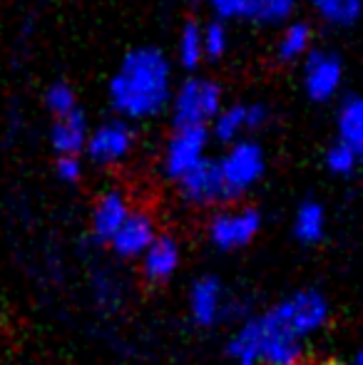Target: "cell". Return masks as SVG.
<instances>
[{
	"label": "cell",
	"mask_w": 363,
	"mask_h": 365,
	"mask_svg": "<svg viewBox=\"0 0 363 365\" xmlns=\"http://www.w3.org/2000/svg\"><path fill=\"white\" fill-rule=\"evenodd\" d=\"M172 117L177 127H204L212 125L222 112V87L209 77H187L172 92Z\"/></svg>",
	"instance_id": "cell-3"
},
{
	"label": "cell",
	"mask_w": 363,
	"mask_h": 365,
	"mask_svg": "<svg viewBox=\"0 0 363 365\" xmlns=\"http://www.w3.org/2000/svg\"><path fill=\"white\" fill-rule=\"evenodd\" d=\"M311 40H314V33H311L309 23H301V20L291 23L286 25L279 43H276V55L284 63H296L311 53Z\"/></svg>",
	"instance_id": "cell-20"
},
{
	"label": "cell",
	"mask_w": 363,
	"mask_h": 365,
	"mask_svg": "<svg viewBox=\"0 0 363 365\" xmlns=\"http://www.w3.org/2000/svg\"><path fill=\"white\" fill-rule=\"evenodd\" d=\"M339 142L363 159V97H349L339 107Z\"/></svg>",
	"instance_id": "cell-18"
},
{
	"label": "cell",
	"mask_w": 363,
	"mask_h": 365,
	"mask_svg": "<svg viewBox=\"0 0 363 365\" xmlns=\"http://www.w3.org/2000/svg\"><path fill=\"white\" fill-rule=\"evenodd\" d=\"M180 244L172 236L160 234L155 239V244L142 256V274L152 284H162V281H170L175 276V271L180 269Z\"/></svg>",
	"instance_id": "cell-17"
},
{
	"label": "cell",
	"mask_w": 363,
	"mask_h": 365,
	"mask_svg": "<svg viewBox=\"0 0 363 365\" xmlns=\"http://www.w3.org/2000/svg\"><path fill=\"white\" fill-rule=\"evenodd\" d=\"M346 365H363V343H361V348H359V351L354 353V358H351V361L346 363Z\"/></svg>",
	"instance_id": "cell-27"
},
{
	"label": "cell",
	"mask_w": 363,
	"mask_h": 365,
	"mask_svg": "<svg viewBox=\"0 0 363 365\" xmlns=\"http://www.w3.org/2000/svg\"><path fill=\"white\" fill-rule=\"evenodd\" d=\"M359 167V157L351 152L349 147H344L341 142H336L334 147H329L326 152V169L336 177H349V174L356 172Z\"/></svg>",
	"instance_id": "cell-25"
},
{
	"label": "cell",
	"mask_w": 363,
	"mask_h": 365,
	"mask_svg": "<svg viewBox=\"0 0 363 365\" xmlns=\"http://www.w3.org/2000/svg\"><path fill=\"white\" fill-rule=\"evenodd\" d=\"M110 105L120 120H150L172 100L175 75L167 55L157 48H135L122 58L110 80Z\"/></svg>",
	"instance_id": "cell-1"
},
{
	"label": "cell",
	"mask_w": 363,
	"mask_h": 365,
	"mask_svg": "<svg viewBox=\"0 0 363 365\" xmlns=\"http://www.w3.org/2000/svg\"><path fill=\"white\" fill-rule=\"evenodd\" d=\"M344 82V65L329 50H311L304 60V90L314 102H326Z\"/></svg>",
	"instance_id": "cell-11"
},
{
	"label": "cell",
	"mask_w": 363,
	"mask_h": 365,
	"mask_svg": "<svg viewBox=\"0 0 363 365\" xmlns=\"http://www.w3.org/2000/svg\"><path fill=\"white\" fill-rule=\"evenodd\" d=\"M234 365H259L257 361H247V358H242V361H234Z\"/></svg>",
	"instance_id": "cell-28"
},
{
	"label": "cell",
	"mask_w": 363,
	"mask_h": 365,
	"mask_svg": "<svg viewBox=\"0 0 363 365\" xmlns=\"http://www.w3.org/2000/svg\"><path fill=\"white\" fill-rule=\"evenodd\" d=\"M132 149H135V130L130 122L117 117V120H105L92 127L85 154L95 164L110 167V164H120L122 159L130 157Z\"/></svg>",
	"instance_id": "cell-8"
},
{
	"label": "cell",
	"mask_w": 363,
	"mask_h": 365,
	"mask_svg": "<svg viewBox=\"0 0 363 365\" xmlns=\"http://www.w3.org/2000/svg\"><path fill=\"white\" fill-rule=\"evenodd\" d=\"M316 15L336 28H349L363 15V0H309Z\"/></svg>",
	"instance_id": "cell-21"
},
{
	"label": "cell",
	"mask_w": 363,
	"mask_h": 365,
	"mask_svg": "<svg viewBox=\"0 0 363 365\" xmlns=\"http://www.w3.org/2000/svg\"><path fill=\"white\" fill-rule=\"evenodd\" d=\"M209 140H212V135L204 127H177L165 147V157H162V167H165L167 177L180 182L184 174L199 167L207 159Z\"/></svg>",
	"instance_id": "cell-7"
},
{
	"label": "cell",
	"mask_w": 363,
	"mask_h": 365,
	"mask_svg": "<svg viewBox=\"0 0 363 365\" xmlns=\"http://www.w3.org/2000/svg\"><path fill=\"white\" fill-rule=\"evenodd\" d=\"M157 236H160V231H157L152 214L142 212V209H132L120 231L110 239V246L120 259H142L145 251L155 244Z\"/></svg>",
	"instance_id": "cell-12"
},
{
	"label": "cell",
	"mask_w": 363,
	"mask_h": 365,
	"mask_svg": "<svg viewBox=\"0 0 363 365\" xmlns=\"http://www.w3.org/2000/svg\"><path fill=\"white\" fill-rule=\"evenodd\" d=\"M232 311H237V301L229 296L222 281L214 276L194 281L192 291H189V313L197 326H217L224 318L232 316Z\"/></svg>",
	"instance_id": "cell-9"
},
{
	"label": "cell",
	"mask_w": 363,
	"mask_h": 365,
	"mask_svg": "<svg viewBox=\"0 0 363 365\" xmlns=\"http://www.w3.org/2000/svg\"><path fill=\"white\" fill-rule=\"evenodd\" d=\"M92 127L88 125V117L83 110H75L65 117H55L53 127H50V145L60 157H78L88 147Z\"/></svg>",
	"instance_id": "cell-16"
},
{
	"label": "cell",
	"mask_w": 363,
	"mask_h": 365,
	"mask_svg": "<svg viewBox=\"0 0 363 365\" xmlns=\"http://www.w3.org/2000/svg\"><path fill=\"white\" fill-rule=\"evenodd\" d=\"M202 48H204V58H209V60H219L227 55L229 30L222 20H214V23L202 25Z\"/></svg>",
	"instance_id": "cell-23"
},
{
	"label": "cell",
	"mask_w": 363,
	"mask_h": 365,
	"mask_svg": "<svg viewBox=\"0 0 363 365\" xmlns=\"http://www.w3.org/2000/svg\"><path fill=\"white\" fill-rule=\"evenodd\" d=\"M180 194L184 202L194 204V207H212L227 199L222 184V174H219L217 162L204 159L199 167H194L189 174L180 179Z\"/></svg>",
	"instance_id": "cell-14"
},
{
	"label": "cell",
	"mask_w": 363,
	"mask_h": 365,
	"mask_svg": "<svg viewBox=\"0 0 363 365\" xmlns=\"http://www.w3.org/2000/svg\"><path fill=\"white\" fill-rule=\"evenodd\" d=\"M294 234L301 244H319L326 234V212L319 202H304L294 214Z\"/></svg>",
	"instance_id": "cell-19"
},
{
	"label": "cell",
	"mask_w": 363,
	"mask_h": 365,
	"mask_svg": "<svg viewBox=\"0 0 363 365\" xmlns=\"http://www.w3.org/2000/svg\"><path fill=\"white\" fill-rule=\"evenodd\" d=\"M219 20H252L259 25H279L296 10V0H207Z\"/></svg>",
	"instance_id": "cell-10"
},
{
	"label": "cell",
	"mask_w": 363,
	"mask_h": 365,
	"mask_svg": "<svg viewBox=\"0 0 363 365\" xmlns=\"http://www.w3.org/2000/svg\"><path fill=\"white\" fill-rule=\"evenodd\" d=\"M267 107L262 105H229L222 107L217 120L212 122L209 135L219 140L222 145H234L242 140L247 132H254L267 125Z\"/></svg>",
	"instance_id": "cell-13"
},
{
	"label": "cell",
	"mask_w": 363,
	"mask_h": 365,
	"mask_svg": "<svg viewBox=\"0 0 363 365\" xmlns=\"http://www.w3.org/2000/svg\"><path fill=\"white\" fill-rule=\"evenodd\" d=\"M177 60L184 70H194L202 65L204 48H202V25L187 23L180 30V40H177Z\"/></svg>",
	"instance_id": "cell-22"
},
{
	"label": "cell",
	"mask_w": 363,
	"mask_h": 365,
	"mask_svg": "<svg viewBox=\"0 0 363 365\" xmlns=\"http://www.w3.org/2000/svg\"><path fill=\"white\" fill-rule=\"evenodd\" d=\"M130 214L132 207L125 192H120V189L105 192L95 202V209H92V234H95V239L110 244V239L120 231V226L125 224V219Z\"/></svg>",
	"instance_id": "cell-15"
},
{
	"label": "cell",
	"mask_w": 363,
	"mask_h": 365,
	"mask_svg": "<svg viewBox=\"0 0 363 365\" xmlns=\"http://www.w3.org/2000/svg\"><path fill=\"white\" fill-rule=\"evenodd\" d=\"M306 341H301L279 316L269 308L262 316L247 318L229 341L234 361H257L259 365H301Z\"/></svg>",
	"instance_id": "cell-2"
},
{
	"label": "cell",
	"mask_w": 363,
	"mask_h": 365,
	"mask_svg": "<svg viewBox=\"0 0 363 365\" xmlns=\"http://www.w3.org/2000/svg\"><path fill=\"white\" fill-rule=\"evenodd\" d=\"M55 172H58L60 182H68V184L80 182V177H83V159L80 157H58Z\"/></svg>",
	"instance_id": "cell-26"
},
{
	"label": "cell",
	"mask_w": 363,
	"mask_h": 365,
	"mask_svg": "<svg viewBox=\"0 0 363 365\" xmlns=\"http://www.w3.org/2000/svg\"><path fill=\"white\" fill-rule=\"evenodd\" d=\"M272 308L276 311V316H279L301 341H306V338H311L314 333H319L321 328L329 323V316H331L326 296L314 289L291 293L289 298L279 301Z\"/></svg>",
	"instance_id": "cell-5"
},
{
	"label": "cell",
	"mask_w": 363,
	"mask_h": 365,
	"mask_svg": "<svg viewBox=\"0 0 363 365\" xmlns=\"http://www.w3.org/2000/svg\"><path fill=\"white\" fill-rule=\"evenodd\" d=\"M45 107L53 112L55 117H65L70 112L78 110V97H75V90L68 85V82H55L45 90Z\"/></svg>",
	"instance_id": "cell-24"
},
{
	"label": "cell",
	"mask_w": 363,
	"mask_h": 365,
	"mask_svg": "<svg viewBox=\"0 0 363 365\" xmlns=\"http://www.w3.org/2000/svg\"><path fill=\"white\" fill-rule=\"evenodd\" d=\"M219 174H222L224 194L227 199H239L257 187V182L264 177V152L257 142L239 140L234 145H229L227 154L217 162Z\"/></svg>",
	"instance_id": "cell-4"
},
{
	"label": "cell",
	"mask_w": 363,
	"mask_h": 365,
	"mask_svg": "<svg viewBox=\"0 0 363 365\" xmlns=\"http://www.w3.org/2000/svg\"><path fill=\"white\" fill-rule=\"evenodd\" d=\"M262 229V214L254 207H234L214 214L209 221V241L222 251L249 246Z\"/></svg>",
	"instance_id": "cell-6"
}]
</instances>
